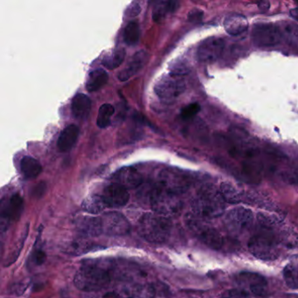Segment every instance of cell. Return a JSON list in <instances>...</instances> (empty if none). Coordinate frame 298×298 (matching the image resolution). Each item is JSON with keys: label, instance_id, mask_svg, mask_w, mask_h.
Masks as SVG:
<instances>
[{"label": "cell", "instance_id": "cell-3", "mask_svg": "<svg viewBox=\"0 0 298 298\" xmlns=\"http://www.w3.org/2000/svg\"><path fill=\"white\" fill-rule=\"evenodd\" d=\"M172 224L170 218L158 213H146L140 218L138 230L140 236L147 242L162 243L168 240Z\"/></svg>", "mask_w": 298, "mask_h": 298}, {"label": "cell", "instance_id": "cell-19", "mask_svg": "<svg viewBox=\"0 0 298 298\" xmlns=\"http://www.w3.org/2000/svg\"><path fill=\"white\" fill-rule=\"evenodd\" d=\"M224 27L230 35H240L248 30V19L242 14H231L225 19Z\"/></svg>", "mask_w": 298, "mask_h": 298}, {"label": "cell", "instance_id": "cell-32", "mask_svg": "<svg viewBox=\"0 0 298 298\" xmlns=\"http://www.w3.org/2000/svg\"><path fill=\"white\" fill-rule=\"evenodd\" d=\"M140 37V28L136 22H130L124 29V42L129 46L136 45Z\"/></svg>", "mask_w": 298, "mask_h": 298}, {"label": "cell", "instance_id": "cell-17", "mask_svg": "<svg viewBox=\"0 0 298 298\" xmlns=\"http://www.w3.org/2000/svg\"><path fill=\"white\" fill-rule=\"evenodd\" d=\"M72 113L79 120H86L91 111V101L88 95L78 94L73 98L71 105Z\"/></svg>", "mask_w": 298, "mask_h": 298}, {"label": "cell", "instance_id": "cell-8", "mask_svg": "<svg viewBox=\"0 0 298 298\" xmlns=\"http://www.w3.org/2000/svg\"><path fill=\"white\" fill-rule=\"evenodd\" d=\"M254 215L250 210L237 207L229 211L225 217V226L233 234H242L253 224Z\"/></svg>", "mask_w": 298, "mask_h": 298}, {"label": "cell", "instance_id": "cell-24", "mask_svg": "<svg viewBox=\"0 0 298 298\" xmlns=\"http://www.w3.org/2000/svg\"><path fill=\"white\" fill-rule=\"evenodd\" d=\"M107 206L102 195H91L85 198L83 203V209L91 213L103 212Z\"/></svg>", "mask_w": 298, "mask_h": 298}, {"label": "cell", "instance_id": "cell-35", "mask_svg": "<svg viewBox=\"0 0 298 298\" xmlns=\"http://www.w3.org/2000/svg\"><path fill=\"white\" fill-rule=\"evenodd\" d=\"M221 298H251V296L243 289H230L222 293Z\"/></svg>", "mask_w": 298, "mask_h": 298}, {"label": "cell", "instance_id": "cell-21", "mask_svg": "<svg viewBox=\"0 0 298 298\" xmlns=\"http://www.w3.org/2000/svg\"><path fill=\"white\" fill-rule=\"evenodd\" d=\"M109 80V74L104 69L98 68L90 72L86 83V88L89 92L98 91Z\"/></svg>", "mask_w": 298, "mask_h": 298}, {"label": "cell", "instance_id": "cell-38", "mask_svg": "<svg viewBox=\"0 0 298 298\" xmlns=\"http://www.w3.org/2000/svg\"><path fill=\"white\" fill-rule=\"evenodd\" d=\"M269 6H270V4L267 1H263V2L258 4V7L262 12H267L269 9Z\"/></svg>", "mask_w": 298, "mask_h": 298}, {"label": "cell", "instance_id": "cell-2", "mask_svg": "<svg viewBox=\"0 0 298 298\" xmlns=\"http://www.w3.org/2000/svg\"><path fill=\"white\" fill-rule=\"evenodd\" d=\"M111 280L109 269L101 263L83 264L74 276V284L83 291H98L106 288Z\"/></svg>", "mask_w": 298, "mask_h": 298}, {"label": "cell", "instance_id": "cell-33", "mask_svg": "<svg viewBox=\"0 0 298 298\" xmlns=\"http://www.w3.org/2000/svg\"><path fill=\"white\" fill-rule=\"evenodd\" d=\"M170 72L171 74H175L177 76H182L189 72V67L187 65V62L186 61L177 59L174 62H172L170 66Z\"/></svg>", "mask_w": 298, "mask_h": 298}, {"label": "cell", "instance_id": "cell-6", "mask_svg": "<svg viewBox=\"0 0 298 298\" xmlns=\"http://www.w3.org/2000/svg\"><path fill=\"white\" fill-rule=\"evenodd\" d=\"M248 249L251 254L261 260H274L277 258V242L271 233L263 232L254 235L248 242Z\"/></svg>", "mask_w": 298, "mask_h": 298}, {"label": "cell", "instance_id": "cell-26", "mask_svg": "<svg viewBox=\"0 0 298 298\" xmlns=\"http://www.w3.org/2000/svg\"><path fill=\"white\" fill-rule=\"evenodd\" d=\"M125 55H126V52L124 48L115 49L112 53L104 57L103 59V65L109 69H115L118 68L124 62Z\"/></svg>", "mask_w": 298, "mask_h": 298}, {"label": "cell", "instance_id": "cell-27", "mask_svg": "<svg viewBox=\"0 0 298 298\" xmlns=\"http://www.w3.org/2000/svg\"><path fill=\"white\" fill-rule=\"evenodd\" d=\"M115 113V108L109 104H103L99 109L98 112L97 126L101 129H105L110 124L111 117Z\"/></svg>", "mask_w": 298, "mask_h": 298}, {"label": "cell", "instance_id": "cell-7", "mask_svg": "<svg viewBox=\"0 0 298 298\" xmlns=\"http://www.w3.org/2000/svg\"><path fill=\"white\" fill-rule=\"evenodd\" d=\"M186 90V83L182 76L170 73L161 77L154 87V91L160 100L172 103Z\"/></svg>", "mask_w": 298, "mask_h": 298}, {"label": "cell", "instance_id": "cell-34", "mask_svg": "<svg viewBox=\"0 0 298 298\" xmlns=\"http://www.w3.org/2000/svg\"><path fill=\"white\" fill-rule=\"evenodd\" d=\"M200 110H201V106L197 103L189 104L188 106L185 107L181 110V116L184 120H189V119L194 117Z\"/></svg>", "mask_w": 298, "mask_h": 298}, {"label": "cell", "instance_id": "cell-15", "mask_svg": "<svg viewBox=\"0 0 298 298\" xmlns=\"http://www.w3.org/2000/svg\"><path fill=\"white\" fill-rule=\"evenodd\" d=\"M115 183L124 186L126 189H133L140 186L143 182L142 175L136 169L124 167L119 170L113 177Z\"/></svg>", "mask_w": 298, "mask_h": 298}, {"label": "cell", "instance_id": "cell-14", "mask_svg": "<svg viewBox=\"0 0 298 298\" xmlns=\"http://www.w3.org/2000/svg\"><path fill=\"white\" fill-rule=\"evenodd\" d=\"M102 197L107 207H124L130 200V194L127 189L116 183L110 184L106 186Z\"/></svg>", "mask_w": 298, "mask_h": 298}, {"label": "cell", "instance_id": "cell-36", "mask_svg": "<svg viewBox=\"0 0 298 298\" xmlns=\"http://www.w3.org/2000/svg\"><path fill=\"white\" fill-rule=\"evenodd\" d=\"M141 12V6L137 2H132L130 6H128L127 9L125 11V15L129 18L136 17Z\"/></svg>", "mask_w": 298, "mask_h": 298}, {"label": "cell", "instance_id": "cell-40", "mask_svg": "<svg viewBox=\"0 0 298 298\" xmlns=\"http://www.w3.org/2000/svg\"><path fill=\"white\" fill-rule=\"evenodd\" d=\"M104 298H123L121 295L116 294V293H108L104 295Z\"/></svg>", "mask_w": 298, "mask_h": 298}, {"label": "cell", "instance_id": "cell-11", "mask_svg": "<svg viewBox=\"0 0 298 298\" xmlns=\"http://www.w3.org/2000/svg\"><path fill=\"white\" fill-rule=\"evenodd\" d=\"M160 186L180 195L186 192L190 186L189 180L186 176L174 170H164L160 173Z\"/></svg>", "mask_w": 298, "mask_h": 298}, {"label": "cell", "instance_id": "cell-20", "mask_svg": "<svg viewBox=\"0 0 298 298\" xmlns=\"http://www.w3.org/2000/svg\"><path fill=\"white\" fill-rule=\"evenodd\" d=\"M78 229L84 235L98 236L103 233L101 218L84 217L78 223Z\"/></svg>", "mask_w": 298, "mask_h": 298}, {"label": "cell", "instance_id": "cell-39", "mask_svg": "<svg viewBox=\"0 0 298 298\" xmlns=\"http://www.w3.org/2000/svg\"><path fill=\"white\" fill-rule=\"evenodd\" d=\"M290 16L295 21H298V7L290 10Z\"/></svg>", "mask_w": 298, "mask_h": 298}, {"label": "cell", "instance_id": "cell-22", "mask_svg": "<svg viewBox=\"0 0 298 298\" xmlns=\"http://www.w3.org/2000/svg\"><path fill=\"white\" fill-rule=\"evenodd\" d=\"M180 3L177 1H158L156 2L153 8L154 21L160 22L166 18V15L173 12L178 8Z\"/></svg>", "mask_w": 298, "mask_h": 298}, {"label": "cell", "instance_id": "cell-23", "mask_svg": "<svg viewBox=\"0 0 298 298\" xmlns=\"http://www.w3.org/2000/svg\"><path fill=\"white\" fill-rule=\"evenodd\" d=\"M22 173L27 178H34L42 172V165L32 156H24L21 163Z\"/></svg>", "mask_w": 298, "mask_h": 298}, {"label": "cell", "instance_id": "cell-18", "mask_svg": "<svg viewBox=\"0 0 298 298\" xmlns=\"http://www.w3.org/2000/svg\"><path fill=\"white\" fill-rule=\"evenodd\" d=\"M80 130L76 125L72 124L62 130V134L59 136V140L57 143V146L62 152H67L71 150L76 144L77 139L79 136Z\"/></svg>", "mask_w": 298, "mask_h": 298}, {"label": "cell", "instance_id": "cell-5", "mask_svg": "<svg viewBox=\"0 0 298 298\" xmlns=\"http://www.w3.org/2000/svg\"><path fill=\"white\" fill-rule=\"evenodd\" d=\"M186 224L195 236L206 245L213 249H218L223 245L221 233L202 221V218L192 214L186 217Z\"/></svg>", "mask_w": 298, "mask_h": 298}, {"label": "cell", "instance_id": "cell-37", "mask_svg": "<svg viewBox=\"0 0 298 298\" xmlns=\"http://www.w3.org/2000/svg\"><path fill=\"white\" fill-rule=\"evenodd\" d=\"M202 17H203V12L198 9L192 10V12H190L189 15H188L189 21L191 22H194V23L201 22Z\"/></svg>", "mask_w": 298, "mask_h": 298}, {"label": "cell", "instance_id": "cell-28", "mask_svg": "<svg viewBox=\"0 0 298 298\" xmlns=\"http://www.w3.org/2000/svg\"><path fill=\"white\" fill-rule=\"evenodd\" d=\"M284 278L289 289H298V263H291L284 268Z\"/></svg>", "mask_w": 298, "mask_h": 298}, {"label": "cell", "instance_id": "cell-12", "mask_svg": "<svg viewBox=\"0 0 298 298\" xmlns=\"http://www.w3.org/2000/svg\"><path fill=\"white\" fill-rule=\"evenodd\" d=\"M238 283L241 286L244 287V289H248V291L255 297H268V284L265 279L259 274L248 272L241 273L238 276Z\"/></svg>", "mask_w": 298, "mask_h": 298}, {"label": "cell", "instance_id": "cell-16", "mask_svg": "<svg viewBox=\"0 0 298 298\" xmlns=\"http://www.w3.org/2000/svg\"><path fill=\"white\" fill-rule=\"evenodd\" d=\"M148 59V53L145 50H141L135 53L132 58L128 62V65L120 72L118 79L121 82H126L137 74L145 67Z\"/></svg>", "mask_w": 298, "mask_h": 298}, {"label": "cell", "instance_id": "cell-1", "mask_svg": "<svg viewBox=\"0 0 298 298\" xmlns=\"http://www.w3.org/2000/svg\"><path fill=\"white\" fill-rule=\"evenodd\" d=\"M225 202L222 193L214 186H203L192 200L193 214L201 218H217L224 213Z\"/></svg>", "mask_w": 298, "mask_h": 298}, {"label": "cell", "instance_id": "cell-10", "mask_svg": "<svg viewBox=\"0 0 298 298\" xmlns=\"http://www.w3.org/2000/svg\"><path fill=\"white\" fill-rule=\"evenodd\" d=\"M103 233L108 235H124L129 233L130 223L123 214L119 213H107L101 217Z\"/></svg>", "mask_w": 298, "mask_h": 298}, {"label": "cell", "instance_id": "cell-25", "mask_svg": "<svg viewBox=\"0 0 298 298\" xmlns=\"http://www.w3.org/2000/svg\"><path fill=\"white\" fill-rule=\"evenodd\" d=\"M220 192L224 201L229 204H237L242 201V193L232 184L224 182L221 185Z\"/></svg>", "mask_w": 298, "mask_h": 298}, {"label": "cell", "instance_id": "cell-9", "mask_svg": "<svg viewBox=\"0 0 298 298\" xmlns=\"http://www.w3.org/2000/svg\"><path fill=\"white\" fill-rule=\"evenodd\" d=\"M252 38L254 44L259 47H274L283 39V33L277 27L270 23H261L254 26Z\"/></svg>", "mask_w": 298, "mask_h": 298}, {"label": "cell", "instance_id": "cell-31", "mask_svg": "<svg viewBox=\"0 0 298 298\" xmlns=\"http://www.w3.org/2000/svg\"><path fill=\"white\" fill-rule=\"evenodd\" d=\"M126 293L130 298H152L154 295L153 289L147 284L134 285L129 288Z\"/></svg>", "mask_w": 298, "mask_h": 298}, {"label": "cell", "instance_id": "cell-4", "mask_svg": "<svg viewBox=\"0 0 298 298\" xmlns=\"http://www.w3.org/2000/svg\"><path fill=\"white\" fill-rule=\"evenodd\" d=\"M151 205L155 213L168 218L177 215L183 207L180 195L169 192L160 186L151 192Z\"/></svg>", "mask_w": 298, "mask_h": 298}, {"label": "cell", "instance_id": "cell-13", "mask_svg": "<svg viewBox=\"0 0 298 298\" xmlns=\"http://www.w3.org/2000/svg\"><path fill=\"white\" fill-rule=\"evenodd\" d=\"M224 47V41L222 38L216 37L207 38L198 47L197 52L198 59L203 62H215L222 56Z\"/></svg>", "mask_w": 298, "mask_h": 298}, {"label": "cell", "instance_id": "cell-30", "mask_svg": "<svg viewBox=\"0 0 298 298\" xmlns=\"http://www.w3.org/2000/svg\"><path fill=\"white\" fill-rule=\"evenodd\" d=\"M22 206H23L22 198L18 195H14L10 200L8 206L6 205V208H3L2 213L3 215L6 216V218H15L16 216L21 214Z\"/></svg>", "mask_w": 298, "mask_h": 298}, {"label": "cell", "instance_id": "cell-29", "mask_svg": "<svg viewBox=\"0 0 298 298\" xmlns=\"http://www.w3.org/2000/svg\"><path fill=\"white\" fill-rule=\"evenodd\" d=\"M283 38L291 47L298 50V25L286 23L283 31Z\"/></svg>", "mask_w": 298, "mask_h": 298}]
</instances>
